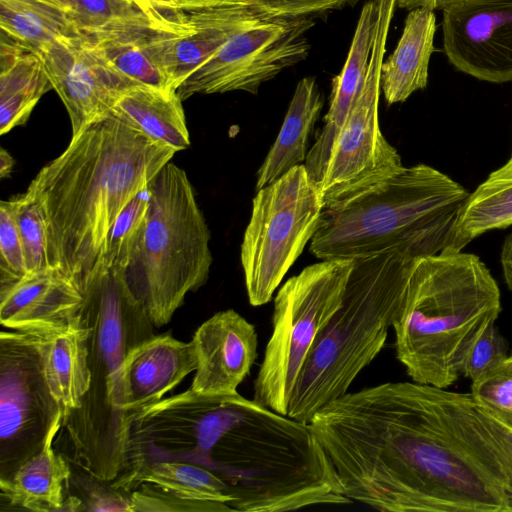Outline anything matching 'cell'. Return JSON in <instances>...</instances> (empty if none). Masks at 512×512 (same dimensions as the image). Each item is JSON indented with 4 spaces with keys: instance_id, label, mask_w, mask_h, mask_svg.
Returning <instances> with one entry per match:
<instances>
[{
    "instance_id": "obj_31",
    "label": "cell",
    "mask_w": 512,
    "mask_h": 512,
    "mask_svg": "<svg viewBox=\"0 0 512 512\" xmlns=\"http://www.w3.org/2000/svg\"><path fill=\"white\" fill-rule=\"evenodd\" d=\"M9 201L19 229L28 274L52 267L48 220L41 200L27 189Z\"/></svg>"
},
{
    "instance_id": "obj_46",
    "label": "cell",
    "mask_w": 512,
    "mask_h": 512,
    "mask_svg": "<svg viewBox=\"0 0 512 512\" xmlns=\"http://www.w3.org/2000/svg\"><path fill=\"white\" fill-rule=\"evenodd\" d=\"M506 362L512 364V352L509 354L508 358L506 359Z\"/></svg>"
},
{
    "instance_id": "obj_27",
    "label": "cell",
    "mask_w": 512,
    "mask_h": 512,
    "mask_svg": "<svg viewBox=\"0 0 512 512\" xmlns=\"http://www.w3.org/2000/svg\"><path fill=\"white\" fill-rule=\"evenodd\" d=\"M110 112L176 152L190 146L182 99L176 90L135 85L121 94Z\"/></svg>"
},
{
    "instance_id": "obj_24",
    "label": "cell",
    "mask_w": 512,
    "mask_h": 512,
    "mask_svg": "<svg viewBox=\"0 0 512 512\" xmlns=\"http://www.w3.org/2000/svg\"><path fill=\"white\" fill-rule=\"evenodd\" d=\"M435 32L434 10H409L401 37L381 66V90L389 105L404 102L427 86Z\"/></svg>"
},
{
    "instance_id": "obj_29",
    "label": "cell",
    "mask_w": 512,
    "mask_h": 512,
    "mask_svg": "<svg viewBox=\"0 0 512 512\" xmlns=\"http://www.w3.org/2000/svg\"><path fill=\"white\" fill-rule=\"evenodd\" d=\"M511 225L512 159L509 158L470 193L458 221L452 251L463 250L488 231Z\"/></svg>"
},
{
    "instance_id": "obj_3",
    "label": "cell",
    "mask_w": 512,
    "mask_h": 512,
    "mask_svg": "<svg viewBox=\"0 0 512 512\" xmlns=\"http://www.w3.org/2000/svg\"><path fill=\"white\" fill-rule=\"evenodd\" d=\"M175 153L112 112L72 136L27 188L47 216L51 266L81 288L118 216Z\"/></svg>"
},
{
    "instance_id": "obj_39",
    "label": "cell",
    "mask_w": 512,
    "mask_h": 512,
    "mask_svg": "<svg viewBox=\"0 0 512 512\" xmlns=\"http://www.w3.org/2000/svg\"><path fill=\"white\" fill-rule=\"evenodd\" d=\"M500 264L506 286L512 291V232L503 242L500 253Z\"/></svg>"
},
{
    "instance_id": "obj_34",
    "label": "cell",
    "mask_w": 512,
    "mask_h": 512,
    "mask_svg": "<svg viewBox=\"0 0 512 512\" xmlns=\"http://www.w3.org/2000/svg\"><path fill=\"white\" fill-rule=\"evenodd\" d=\"M28 274L19 229L9 200L0 203V291Z\"/></svg>"
},
{
    "instance_id": "obj_25",
    "label": "cell",
    "mask_w": 512,
    "mask_h": 512,
    "mask_svg": "<svg viewBox=\"0 0 512 512\" xmlns=\"http://www.w3.org/2000/svg\"><path fill=\"white\" fill-rule=\"evenodd\" d=\"M51 88L41 57L1 33L0 134L25 124L41 97Z\"/></svg>"
},
{
    "instance_id": "obj_9",
    "label": "cell",
    "mask_w": 512,
    "mask_h": 512,
    "mask_svg": "<svg viewBox=\"0 0 512 512\" xmlns=\"http://www.w3.org/2000/svg\"><path fill=\"white\" fill-rule=\"evenodd\" d=\"M354 260H321L289 278L274 299L272 333L253 399L283 415L316 337L340 307Z\"/></svg>"
},
{
    "instance_id": "obj_13",
    "label": "cell",
    "mask_w": 512,
    "mask_h": 512,
    "mask_svg": "<svg viewBox=\"0 0 512 512\" xmlns=\"http://www.w3.org/2000/svg\"><path fill=\"white\" fill-rule=\"evenodd\" d=\"M312 17L266 16L235 33L177 89L183 100L195 94L245 91L259 87L309 54Z\"/></svg>"
},
{
    "instance_id": "obj_33",
    "label": "cell",
    "mask_w": 512,
    "mask_h": 512,
    "mask_svg": "<svg viewBox=\"0 0 512 512\" xmlns=\"http://www.w3.org/2000/svg\"><path fill=\"white\" fill-rule=\"evenodd\" d=\"M508 344L496 323L488 325L468 348L461 376L475 382L499 368L508 358Z\"/></svg>"
},
{
    "instance_id": "obj_15",
    "label": "cell",
    "mask_w": 512,
    "mask_h": 512,
    "mask_svg": "<svg viewBox=\"0 0 512 512\" xmlns=\"http://www.w3.org/2000/svg\"><path fill=\"white\" fill-rule=\"evenodd\" d=\"M37 54L67 109L72 136L109 113L124 91L141 85L114 69L81 33L57 39Z\"/></svg>"
},
{
    "instance_id": "obj_38",
    "label": "cell",
    "mask_w": 512,
    "mask_h": 512,
    "mask_svg": "<svg viewBox=\"0 0 512 512\" xmlns=\"http://www.w3.org/2000/svg\"><path fill=\"white\" fill-rule=\"evenodd\" d=\"M71 18L80 32L102 28L118 18L109 0H72Z\"/></svg>"
},
{
    "instance_id": "obj_26",
    "label": "cell",
    "mask_w": 512,
    "mask_h": 512,
    "mask_svg": "<svg viewBox=\"0 0 512 512\" xmlns=\"http://www.w3.org/2000/svg\"><path fill=\"white\" fill-rule=\"evenodd\" d=\"M323 107L314 77L301 79L294 91L280 131L258 169L255 189L274 182L307 158L309 138Z\"/></svg>"
},
{
    "instance_id": "obj_10",
    "label": "cell",
    "mask_w": 512,
    "mask_h": 512,
    "mask_svg": "<svg viewBox=\"0 0 512 512\" xmlns=\"http://www.w3.org/2000/svg\"><path fill=\"white\" fill-rule=\"evenodd\" d=\"M324 205L304 164L259 189L241 244L249 303H268L317 231Z\"/></svg>"
},
{
    "instance_id": "obj_1",
    "label": "cell",
    "mask_w": 512,
    "mask_h": 512,
    "mask_svg": "<svg viewBox=\"0 0 512 512\" xmlns=\"http://www.w3.org/2000/svg\"><path fill=\"white\" fill-rule=\"evenodd\" d=\"M310 425L351 501L383 512H512L471 393L386 382L347 392Z\"/></svg>"
},
{
    "instance_id": "obj_2",
    "label": "cell",
    "mask_w": 512,
    "mask_h": 512,
    "mask_svg": "<svg viewBox=\"0 0 512 512\" xmlns=\"http://www.w3.org/2000/svg\"><path fill=\"white\" fill-rule=\"evenodd\" d=\"M178 445L185 462L226 484L233 511L351 502L310 423L239 393L203 395L185 416Z\"/></svg>"
},
{
    "instance_id": "obj_21",
    "label": "cell",
    "mask_w": 512,
    "mask_h": 512,
    "mask_svg": "<svg viewBox=\"0 0 512 512\" xmlns=\"http://www.w3.org/2000/svg\"><path fill=\"white\" fill-rule=\"evenodd\" d=\"M80 33L126 77L141 85L175 90L164 69L161 31L145 14L118 17L102 28Z\"/></svg>"
},
{
    "instance_id": "obj_44",
    "label": "cell",
    "mask_w": 512,
    "mask_h": 512,
    "mask_svg": "<svg viewBox=\"0 0 512 512\" xmlns=\"http://www.w3.org/2000/svg\"><path fill=\"white\" fill-rule=\"evenodd\" d=\"M14 166V159L5 149H0V178L4 179L10 176Z\"/></svg>"
},
{
    "instance_id": "obj_22",
    "label": "cell",
    "mask_w": 512,
    "mask_h": 512,
    "mask_svg": "<svg viewBox=\"0 0 512 512\" xmlns=\"http://www.w3.org/2000/svg\"><path fill=\"white\" fill-rule=\"evenodd\" d=\"M61 426L54 427L43 448L22 463L11 477L0 480L1 496L10 505L38 512L79 509L78 499L64 497L71 470L65 458L52 447Z\"/></svg>"
},
{
    "instance_id": "obj_47",
    "label": "cell",
    "mask_w": 512,
    "mask_h": 512,
    "mask_svg": "<svg viewBox=\"0 0 512 512\" xmlns=\"http://www.w3.org/2000/svg\"><path fill=\"white\" fill-rule=\"evenodd\" d=\"M510 158L512 159V152H511V156H510Z\"/></svg>"
},
{
    "instance_id": "obj_28",
    "label": "cell",
    "mask_w": 512,
    "mask_h": 512,
    "mask_svg": "<svg viewBox=\"0 0 512 512\" xmlns=\"http://www.w3.org/2000/svg\"><path fill=\"white\" fill-rule=\"evenodd\" d=\"M140 485L172 498L211 506L215 511H233L226 484L208 469L195 464L150 463L131 477L109 486L130 493Z\"/></svg>"
},
{
    "instance_id": "obj_8",
    "label": "cell",
    "mask_w": 512,
    "mask_h": 512,
    "mask_svg": "<svg viewBox=\"0 0 512 512\" xmlns=\"http://www.w3.org/2000/svg\"><path fill=\"white\" fill-rule=\"evenodd\" d=\"M150 188L146 224L125 277L154 327H162L207 282L211 234L181 167L168 162Z\"/></svg>"
},
{
    "instance_id": "obj_35",
    "label": "cell",
    "mask_w": 512,
    "mask_h": 512,
    "mask_svg": "<svg viewBox=\"0 0 512 512\" xmlns=\"http://www.w3.org/2000/svg\"><path fill=\"white\" fill-rule=\"evenodd\" d=\"M470 393L479 404L512 426V364L505 361L493 372L472 382Z\"/></svg>"
},
{
    "instance_id": "obj_17",
    "label": "cell",
    "mask_w": 512,
    "mask_h": 512,
    "mask_svg": "<svg viewBox=\"0 0 512 512\" xmlns=\"http://www.w3.org/2000/svg\"><path fill=\"white\" fill-rule=\"evenodd\" d=\"M197 368L190 389L208 395L236 394L257 358L253 324L233 309L215 313L195 331Z\"/></svg>"
},
{
    "instance_id": "obj_23",
    "label": "cell",
    "mask_w": 512,
    "mask_h": 512,
    "mask_svg": "<svg viewBox=\"0 0 512 512\" xmlns=\"http://www.w3.org/2000/svg\"><path fill=\"white\" fill-rule=\"evenodd\" d=\"M89 329L79 319L38 337L45 375L59 402L64 422L76 410L90 386L87 337Z\"/></svg>"
},
{
    "instance_id": "obj_6",
    "label": "cell",
    "mask_w": 512,
    "mask_h": 512,
    "mask_svg": "<svg viewBox=\"0 0 512 512\" xmlns=\"http://www.w3.org/2000/svg\"><path fill=\"white\" fill-rule=\"evenodd\" d=\"M501 309L498 283L477 255L461 250L420 258L392 326L397 359L412 381L448 388Z\"/></svg>"
},
{
    "instance_id": "obj_20",
    "label": "cell",
    "mask_w": 512,
    "mask_h": 512,
    "mask_svg": "<svg viewBox=\"0 0 512 512\" xmlns=\"http://www.w3.org/2000/svg\"><path fill=\"white\" fill-rule=\"evenodd\" d=\"M376 19L377 1L370 0L361 10L344 66L332 80L325 124L304 164L316 185L324 176L336 137L363 86L374 42Z\"/></svg>"
},
{
    "instance_id": "obj_12",
    "label": "cell",
    "mask_w": 512,
    "mask_h": 512,
    "mask_svg": "<svg viewBox=\"0 0 512 512\" xmlns=\"http://www.w3.org/2000/svg\"><path fill=\"white\" fill-rule=\"evenodd\" d=\"M63 411L48 384L38 337L0 334V480L39 452Z\"/></svg>"
},
{
    "instance_id": "obj_4",
    "label": "cell",
    "mask_w": 512,
    "mask_h": 512,
    "mask_svg": "<svg viewBox=\"0 0 512 512\" xmlns=\"http://www.w3.org/2000/svg\"><path fill=\"white\" fill-rule=\"evenodd\" d=\"M79 319L88 327L90 386L62 422L68 460L109 485L126 464L130 420L121 406V375L130 351L154 336V325L131 292L125 269L98 259L81 283Z\"/></svg>"
},
{
    "instance_id": "obj_42",
    "label": "cell",
    "mask_w": 512,
    "mask_h": 512,
    "mask_svg": "<svg viewBox=\"0 0 512 512\" xmlns=\"http://www.w3.org/2000/svg\"><path fill=\"white\" fill-rule=\"evenodd\" d=\"M183 4L198 6H256V0H183Z\"/></svg>"
},
{
    "instance_id": "obj_16",
    "label": "cell",
    "mask_w": 512,
    "mask_h": 512,
    "mask_svg": "<svg viewBox=\"0 0 512 512\" xmlns=\"http://www.w3.org/2000/svg\"><path fill=\"white\" fill-rule=\"evenodd\" d=\"M157 25L164 44V69L178 87L235 33L268 16L257 6L182 4L145 14Z\"/></svg>"
},
{
    "instance_id": "obj_37",
    "label": "cell",
    "mask_w": 512,
    "mask_h": 512,
    "mask_svg": "<svg viewBox=\"0 0 512 512\" xmlns=\"http://www.w3.org/2000/svg\"><path fill=\"white\" fill-rule=\"evenodd\" d=\"M478 410L488 440L507 478L512 496V426L479 403Z\"/></svg>"
},
{
    "instance_id": "obj_14",
    "label": "cell",
    "mask_w": 512,
    "mask_h": 512,
    "mask_svg": "<svg viewBox=\"0 0 512 512\" xmlns=\"http://www.w3.org/2000/svg\"><path fill=\"white\" fill-rule=\"evenodd\" d=\"M444 52L459 71L512 81V0H460L442 9Z\"/></svg>"
},
{
    "instance_id": "obj_43",
    "label": "cell",
    "mask_w": 512,
    "mask_h": 512,
    "mask_svg": "<svg viewBox=\"0 0 512 512\" xmlns=\"http://www.w3.org/2000/svg\"><path fill=\"white\" fill-rule=\"evenodd\" d=\"M118 17H132L142 12L131 0H109Z\"/></svg>"
},
{
    "instance_id": "obj_45",
    "label": "cell",
    "mask_w": 512,
    "mask_h": 512,
    "mask_svg": "<svg viewBox=\"0 0 512 512\" xmlns=\"http://www.w3.org/2000/svg\"><path fill=\"white\" fill-rule=\"evenodd\" d=\"M48 1L58 5L61 8H63L71 16V13H72V0H48Z\"/></svg>"
},
{
    "instance_id": "obj_7",
    "label": "cell",
    "mask_w": 512,
    "mask_h": 512,
    "mask_svg": "<svg viewBox=\"0 0 512 512\" xmlns=\"http://www.w3.org/2000/svg\"><path fill=\"white\" fill-rule=\"evenodd\" d=\"M418 259L392 250L354 259L340 307L322 328L293 389L287 416L310 423L380 353Z\"/></svg>"
},
{
    "instance_id": "obj_32",
    "label": "cell",
    "mask_w": 512,
    "mask_h": 512,
    "mask_svg": "<svg viewBox=\"0 0 512 512\" xmlns=\"http://www.w3.org/2000/svg\"><path fill=\"white\" fill-rule=\"evenodd\" d=\"M150 201L149 184L118 216L103 243L98 259L112 267L127 268L144 231Z\"/></svg>"
},
{
    "instance_id": "obj_18",
    "label": "cell",
    "mask_w": 512,
    "mask_h": 512,
    "mask_svg": "<svg viewBox=\"0 0 512 512\" xmlns=\"http://www.w3.org/2000/svg\"><path fill=\"white\" fill-rule=\"evenodd\" d=\"M80 286L59 268L30 273L0 291V322L20 332L42 333L77 319Z\"/></svg>"
},
{
    "instance_id": "obj_40",
    "label": "cell",
    "mask_w": 512,
    "mask_h": 512,
    "mask_svg": "<svg viewBox=\"0 0 512 512\" xmlns=\"http://www.w3.org/2000/svg\"><path fill=\"white\" fill-rule=\"evenodd\" d=\"M460 0H397L396 7L412 10L419 7L429 8L431 10H442L449 4Z\"/></svg>"
},
{
    "instance_id": "obj_11",
    "label": "cell",
    "mask_w": 512,
    "mask_h": 512,
    "mask_svg": "<svg viewBox=\"0 0 512 512\" xmlns=\"http://www.w3.org/2000/svg\"><path fill=\"white\" fill-rule=\"evenodd\" d=\"M392 18L387 11L377 14L363 86L336 137L324 176L317 185L324 208L377 185L405 167L379 123L381 66Z\"/></svg>"
},
{
    "instance_id": "obj_41",
    "label": "cell",
    "mask_w": 512,
    "mask_h": 512,
    "mask_svg": "<svg viewBox=\"0 0 512 512\" xmlns=\"http://www.w3.org/2000/svg\"><path fill=\"white\" fill-rule=\"evenodd\" d=\"M134 5L143 13L159 9L178 7L183 4V0H131Z\"/></svg>"
},
{
    "instance_id": "obj_19",
    "label": "cell",
    "mask_w": 512,
    "mask_h": 512,
    "mask_svg": "<svg viewBox=\"0 0 512 512\" xmlns=\"http://www.w3.org/2000/svg\"><path fill=\"white\" fill-rule=\"evenodd\" d=\"M196 368L193 342L170 334L154 335L133 348L121 375V406L130 422L139 409L161 400Z\"/></svg>"
},
{
    "instance_id": "obj_36",
    "label": "cell",
    "mask_w": 512,
    "mask_h": 512,
    "mask_svg": "<svg viewBox=\"0 0 512 512\" xmlns=\"http://www.w3.org/2000/svg\"><path fill=\"white\" fill-rule=\"evenodd\" d=\"M360 0H256V6L268 16L311 17L352 6Z\"/></svg>"
},
{
    "instance_id": "obj_5",
    "label": "cell",
    "mask_w": 512,
    "mask_h": 512,
    "mask_svg": "<svg viewBox=\"0 0 512 512\" xmlns=\"http://www.w3.org/2000/svg\"><path fill=\"white\" fill-rule=\"evenodd\" d=\"M470 193L427 164L324 208L310 241L320 260H354L397 250L415 259L451 252Z\"/></svg>"
},
{
    "instance_id": "obj_30",
    "label": "cell",
    "mask_w": 512,
    "mask_h": 512,
    "mask_svg": "<svg viewBox=\"0 0 512 512\" xmlns=\"http://www.w3.org/2000/svg\"><path fill=\"white\" fill-rule=\"evenodd\" d=\"M0 26L1 33L36 53L80 33L69 13L48 0H0Z\"/></svg>"
}]
</instances>
